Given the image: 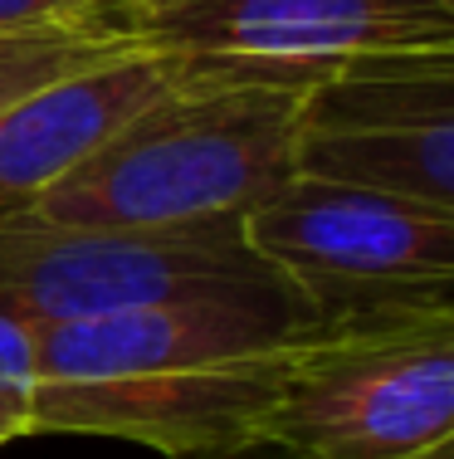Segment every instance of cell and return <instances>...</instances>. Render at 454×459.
<instances>
[{
    "mask_svg": "<svg viewBox=\"0 0 454 459\" xmlns=\"http://www.w3.org/2000/svg\"><path fill=\"white\" fill-rule=\"evenodd\" d=\"M322 318L288 283L201 289L35 327V430L191 459L269 435Z\"/></svg>",
    "mask_w": 454,
    "mask_h": 459,
    "instance_id": "cell-1",
    "label": "cell"
},
{
    "mask_svg": "<svg viewBox=\"0 0 454 459\" xmlns=\"http://www.w3.org/2000/svg\"><path fill=\"white\" fill-rule=\"evenodd\" d=\"M313 89L181 74L99 152L39 195V221L107 230H176L244 221L298 177L303 108Z\"/></svg>",
    "mask_w": 454,
    "mask_h": 459,
    "instance_id": "cell-2",
    "label": "cell"
},
{
    "mask_svg": "<svg viewBox=\"0 0 454 459\" xmlns=\"http://www.w3.org/2000/svg\"><path fill=\"white\" fill-rule=\"evenodd\" d=\"M454 435V299L322 323L264 440L308 459H401Z\"/></svg>",
    "mask_w": 454,
    "mask_h": 459,
    "instance_id": "cell-3",
    "label": "cell"
},
{
    "mask_svg": "<svg viewBox=\"0 0 454 459\" xmlns=\"http://www.w3.org/2000/svg\"><path fill=\"white\" fill-rule=\"evenodd\" d=\"M244 239L322 323L454 299V205L338 177H288Z\"/></svg>",
    "mask_w": 454,
    "mask_h": 459,
    "instance_id": "cell-4",
    "label": "cell"
},
{
    "mask_svg": "<svg viewBox=\"0 0 454 459\" xmlns=\"http://www.w3.org/2000/svg\"><path fill=\"white\" fill-rule=\"evenodd\" d=\"M133 39L196 79L318 83L352 64L454 49L440 0H161Z\"/></svg>",
    "mask_w": 454,
    "mask_h": 459,
    "instance_id": "cell-5",
    "label": "cell"
},
{
    "mask_svg": "<svg viewBox=\"0 0 454 459\" xmlns=\"http://www.w3.org/2000/svg\"><path fill=\"white\" fill-rule=\"evenodd\" d=\"M284 283L244 239V221L176 230L59 225L39 215L0 221V313L49 327L201 289Z\"/></svg>",
    "mask_w": 454,
    "mask_h": 459,
    "instance_id": "cell-6",
    "label": "cell"
},
{
    "mask_svg": "<svg viewBox=\"0 0 454 459\" xmlns=\"http://www.w3.org/2000/svg\"><path fill=\"white\" fill-rule=\"evenodd\" d=\"M298 171L454 205V49L352 64L318 83Z\"/></svg>",
    "mask_w": 454,
    "mask_h": 459,
    "instance_id": "cell-7",
    "label": "cell"
},
{
    "mask_svg": "<svg viewBox=\"0 0 454 459\" xmlns=\"http://www.w3.org/2000/svg\"><path fill=\"white\" fill-rule=\"evenodd\" d=\"M176 64L137 45L107 64L49 83L0 113V221L39 205L89 152H99L133 113L171 89Z\"/></svg>",
    "mask_w": 454,
    "mask_h": 459,
    "instance_id": "cell-8",
    "label": "cell"
},
{
    "mask_svg": "<svg viewBox=\"0 0 454 459\" xmlns=\"http://www.w3.org/2000/svg\"><path fill=\"white\" fill-rule=\"evenodd\" d=\"M137 49L133 35L113 25H49V30H5L0 35V113L20 98L49 89V83L107 64Z\"/></svg>",
    "mask_w": 454,
    "mask_h": 459,
    "instance_id": "cell-9",
    "label": "cell"
},
{
    "mask_svg": "<svg viewBox=\"0 0 454 459\" xmlns=\"http://www.w3.org/2000/svg\"><path fill=\"white\" fill-rule=\"evenodd\" d=\"M35 435V327L0 313V445Z\"/></svg>",
    "mask_w": 454,
    "mask_h": 459,
    "instance_id": "cell-10",
    "label": "cell"
},
{
    "mask_svg": "<svg viewBox=\"0 0 454 459\" xmlns=\"http://www.w3.org/2000/svg\"><path fill=\"white\" fill-rule=\"evenodd\" d=\"M49 25H99L83 0H0V35L5 30H49Z\"/></svg>",
    "mask_w": 454,
    "mask_h": 459,
    "instance_id": "cell-11",
    "label": "cell"
},
{
    "mask_svg": "<svg viewBox=\"0 0 454 459\" xmlns=\"http://www.w3.org/2000/svg\"><path fill=\"white\" fill-rule=\"evenodd\" d=\"M83 5H89V15L99 20V25H113V30H123V35H133V25L147 10H157L161 0H83Z\"/></svg>",
    "mask_w": 454,
    "mask_h": 459,
    "instance_id": "cell-12",
    "label": "cell"
},
{
    "mask_svg": "<svg viewBox=\"0 0 454 459\" xmlns=\"http://www.w3.org/2000/svg\"><path fill=\"white\" fill-rule=\"evenodd\" d=\"M191 459H308L278 440H250V445H230V450H210V455H191Z\"/></svg>",
    "mask_w": 454,
    "mask_h": 459,
    "instance_id": "cell-13",
    "label": "cell"
},
{
    "mask_svg": "<svg viewBox=\"0 0 454 459\" xmlns=\"http://www.w3.org/2000/svg\"><path fill=\"white\" fill-rule=\"evenodd\" d=\"M401 459H454V435H445V440H435V445H425V450H415V455H401Z\"/></svg>",
    "mask_w": 454,
    "mask_h": 459,
    "instance_id": "cell-14",
    "label": "cell"
},
{
    "mask_svg": "<svg viewBox=\"0 0 454 459\" xmlns=\"http://www.w3.org/2000/svg\"><path fill=\"white\" fill-rule=\"evenodd\" d=\"M440 5H445V10H450V20H454V0H440Z\"/></svg>",
    "mask_w": 454,
    "mask_h": 459,
    "instance_id": "cell-15",
    "label": "cell"
}]
</instances>
